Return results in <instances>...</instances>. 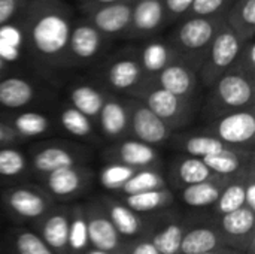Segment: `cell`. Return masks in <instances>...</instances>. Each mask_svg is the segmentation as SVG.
<instances>
[{"label": "cell", "instance_id": "obj_8", "mask_svg": "<svg viewBox=\"0 0 255 254\" xmlns=\"http://www.w3.org/2000/svg\"><path fill=\"white\" fill-rule=\"evenodd\" d=\"M128 132L134 136V139L151 147L164 142L173 132L172 127L151 112L140 100L128 103Z\"/></svg>", "mask_w": 255, "mask_h": 254}, {"label": "cell", "instance_id": "obj_49", "mask_svg": "<svg viewBox=\"0 0 255 254\" xmlns=\"http://www.w3.org/2000/svg\"><path fill=\"white\" fill-rule=\"evenodd\" d=\"M18 139V136L15 135V132L6 124L0 121V147L6 145V144H12Z\"/></svg>", "mask_w": 255, "mask_h": 254}, {"label": "cell", "instance_id": "obj_33", "mask_svg": "<svg viewBox=\"0 0 255 254\" xmlns=\"http://www.w3.org/2000/svg\"><path fill=\"white\" fill-rule=\"evenodd\" d=\"M245 178L244 172L238 174L223 190L215 202V213L221 217L245 207Z\"/></svg>", "mask_w": 255, "mask_h": 254}, {"label": "cell", "instance_id": "obj_19", "mask_svg": "<svg viewBox=\"0 0 255 254\" xmlns=\"http://www.w3.org/2000/svg\"><path fill=\"white\" fill-rule=\"evenodd\" d=\"M106 82L117 91L137 88L143 81V72L137 57H120L109 63L105 72Z\"/></svg>", "mask_w": 255, "mask_h": 254}, {"label": "cell", "instance_id": "obj_15", "mask_svg": "<svg viewBox=\"0 0 255 254\" xmlns=\"http://www.w3.org/2000/svg\"><path fill=\"white\" fill-rule=\"evenodd\" d=\"M152 79L154 87L163 88L184 99H193L199 82L196 70L181 58L169 64L155 76H152Z\"/></svg>", "mask_w": 255, "mask_h": 254}, {"label": "cell", "instance_id": "obj_5", "mask_svg": "<svg viewBox=\"0 0 255 254\" xmlns=\"http://www.w3.org/2000/svg\"><path fill=\"white\" fill-rule=\"evenodd\" d=\"M211 135L230 148L247 151V148H251V145L254 144V109L248 108L224 114L214 123Z\"/></svg>", "mask_w": 255, "mask_h": 254}, {"label": "cell", "instance_id": "obj_21", "mask_svg": "<svg viewBox=\"0 0 255 254\" xmlns=\"http://www.w3.org/2000/svg\"><path fill=\"white\" fill-rule=\"evenodd\" d=\"M39 237L54 254H69V211H49L42 219Z\"/></svg>", "mask_w": 255, "mask_h": 254}, {"label": "cell", "instance_id": "obj_47", "mask_svg": "<svg viewBox=\"0 0 255 254\" xmlns=\"http://www.w3.org/2000/svg\"><path fill=\"white\" fill-rule=\"evenodd\" d=\"M245 207L255 213V180L253 165H250V171L245 178Z\"/></svg>", "mask_w": 255, "mask_h": 254}, {"label": "cell", "instance_id": "obj_1", "mask_svg": "<svg viewBox=\"0 0 255 254\" xmlns=\"http://www.w3.org/2000/svg\"><path fill=\"white\" fill-rule=\"evenodd\" d=\"M22 34L28 39L33 52L46 63L67 58V45L72 30V15L60 0H34L27 7Z\"/></svg>", "mask_w": 255, "mask_h": 254}, {"label": "cell", "instance_id": "obj_25", "mask_svg": "<svg viewBox=\"0 0 255 254\" xmlns=\"http://www.w3.org/2000/svg\"><path fill=\"white\" fill-rule=\"evenodd\" d=\"M179 60L178 54L172 48L170 43L163 40H151L148 42L140 52L139 63L143 75L155 76L163 69H166L173 61Z\"/></svg>", "mask_w": 255, "mask_h": 254}, {"label": "cell", "instance_id": "obj_12", "mask_svg": "<svg viewBox=\"0 0 255 254\" xmlns=\"http://www.w3.org/2000/svg\"><path fill=\"white\" fill-rule=\"evenodd\" d=\"M85 153L66 144H51L33 153L31 165L39 175H48L61 168L82 166Z\"/></svg>", "mask_w": 255, "mask_h": 254}, {"label": "cell", "instance_id": "obj_20", "mask_svg": "<svg viewBox=\"0 0 255 254\" xmlns=\"http://www.w3.org/2000/svg\"><path fill=\"white\" fill-rule=\"evenodd\" d=\"M97 121L103 136L108 139H120L128 132V105L117 97L106 96Z\"/></svg>", "mask_w": 255, "mask_h": 254}, {"label": "cell", "instance_id": "obj_18", "mask_svg": "<svg viewBox=\"0 0 255 254\" xmlns=\"http://www.w3.org/2000/svg\"><path fill=\"white\" fill-rule=\"evenodd\" d=\"M105 213L108 214L111 223L114 225L115 231L123 238H139L145 232L143 220L139 214L131 211L123 201L114 199L111 196H105L100 202Z\"/></svg>", "mask_w": 255, "mask_h": 254}, {"label": "cell", "instance_id": "obj_39", "mask_svg": "<svg viewBox=\"0 0 255 254\" xmlns=\"http://www.w3.org/2000/svg\"><path fill=\"white\" fill-rule=\"evenodd\" d=\"M27 171V159L16 148L0 147V177L15 178Z\"/></svg>", "mask_w": 255, "mask_h": 254}, {"label": "cell", "instance_id": "obj_45", "mask_svg": "<svg viewBox=\"0 0 255 254\" xmlns=\"http://www.w3.org/2000/svg\"><path fill=\"white\" fill-rule=\"evenodd\" d=\"M120 254H160L148 238L131 240L128 244L123 246Z\"/></svg>", "mask_w": 255, "mask_h": 254}, {"label": "cell", "instance_id": "obj_24", "mask_svg": "<svg viewBox=\"0 0 255 254\" xmlns=\"http://www.w3.org/2000/svg\"><path fill=\"white\" fill-rule=\"evenodd\" d=\"M224 22L244 42L254 39L255 0H235L224 12Z\"/></svg>", "mask_w": 255, "mask_h": 254}, {"label": "cell", "instance_id": "obj_13", "mask_svg": "<svg viewBox=\"0 0 255 254\" xmlns=\"http://www.w3.org/2000/svg\"><path fill=\"white\" fill-rule=\"evenodd\" d=\"M91 183V172L85 166L61 168L43 175V184L49 196L69 199L79 195Z\"/></svg>", "mask_w": 255, "mask_h": 254}, {"label": "cell", "instance_id": "obj_10", "mask_svg": "<svg viewBox=\"0 0 255 254\" xmlns=\"http://www.w3.org/2000/svg\"><path fill=\"white\" fill-rule=\"evenodd\" d=\"M254 226L255 213L242 207L233 213L220 217L218 231L226 238L227 244L232 243V249L245 253V249H250L253 254L254 250Z\"/></svg>", "mask_w": 255, "mask_h": 254}, {"label": "cell", "instance_id": "obj_3", "mask_svg": "<svg viewBox=\"0 0 255 254\" xmlns=\"http://www.w3.org/2000/svg\"><path fill=\"white\" fill-rule=\"evenodd\" d=\"M242 46L244 42L226 22H223L211 43L202 67L199 69L202 84L206 87H212L227 70H230L236 58L239 57Z\"/></svg>", "mask_w": 255, "mask_h": 254}, {"label": "cell", "instance_id": "obj_48", "mask_svg": "<svg viewBox=\"0 0 255 254\" xmlns=\"http://www.w3.org/2000/svg\"><path fill=\"white\" fill-rule=\"evenodd\" d=\"M21 55V49L19 48H15L9 43H6L4 40L0 39V58L4 61V63H13L19 58Z\"/></svg>", "mask_w": 255, "mask_h": 254}, {"label": "cell", "instance_id": "obj_31", "mask_svg": "<svg viewBox=\"0 0 255 254\" xmlns=\"http://www.w3.org/2000/svg\"><path fill=\"white\" fill-rule=\"evenodd\" d=\"M34 99L33 85L22 78H4L0 81V106L18 109Z\"/></svg>", "mask_w": 255, "mask_h": 254}, {"label": "cell", "instance_id": "obj_11", "mask_svg": "<svg viewBox=\"0 0 255 254\" xmlns=\"http://www.w3.org/2000/svg\"><path fill=\"white\" fill-rule=\"evenodd\" d=\"M103 46L105 36L90 21L76 22L70 30L67 60L75 63H88L102 52Z\"/></svg>", "mask_w": 255, "mask_h": 254}, {"label": "cell", "instance_id": "obj_23", "mask_svg": "<svg viewBox=\"0 0 255 254\" xmlns=\"http://www.w3.org/2000/svg\"><path fill=\"white\" fill-rule=\"evenodd\" d=\"M221 247H229V246L226 238L221 235L218 229L209 226H197V228L187 229L181 243L179 254L211 253Z\"/></svg>", "mask_w": 255, "mask_h": 254}, {"label": "cell", "instance_id": "obj_27", "mask_svg": "<svg viewBox=\"0 0 255 254\" xmlns=\"http://www.w3.org/2000/svg\"><path fill=\"white\" fill-rule=\"evenodd\" d=\"M215 175L205 163L202 159L197 157H182L179 159L173 169H172V180L178 189H184L188 186H194L203 181H209Z\"/></svg>", "mask_w": 255, "mask_h": 254}, {"label": "cell", "instance_id": "obj_16", "mask_svg": "<svg viewBox=\"0 0 255 254\" xmlns=\"http://www.w3.org/2000/svg\"><path fill=\"white\" fill-rule=\"evenodd\" d=\"M133 1L126 3H112L88 9L90 22L103 34V36H117L127 33L131 21Z\"/></svg>", "mask_w": 255, "mask_h": 254}, {"label": "cell", "instance_id": "obj_7", "mask_svg": "<svg viewBox=\"0 0 255 254\" xmlns=\"http://www.w3.org/2000/svg\"><path fill=\"white\" fill-rule=\"evenodd\" d=\"M3 205L15 217L21 220L43 219L51 211L49 198L31 187H12L1 192Z\"/></svg>", "mask_w": 255, "mask_h": 254}, {"label": "cell", "instance_id": "obj_37", "mask_svg": "<svg viewBox=\"0 0 255 254\" xmlns=\"http://www.w3.org/2000/svg\"><path fill=\"white\" fill-rule=\"evenodd\" d=\"M60 124L70 135L82 139H93L96 136L93 123L88 117L76 111L73 106H63L60 111Z\"/></svg>", "mask_w": 255, "mask_h": 254}, {"label": "cell", "instance_id": "obj_41", "mask_svg": "<svg viewBox=\"0 0 255 254\" xmlns=\"http://www.w3.org/2000/svg\"><path fill=\"white\" fill-rule=\"evenodd\" d=\"M235 0H194L188 12L190 16H217L224 15Z\"/></svg>", "mask_w": 255, "mask_h": 254}, {"label": "cell", "instance_id": "obj_4", "mask_svg": "<svg viewBox=\"0 0 255 254\" xmlns=\"http://www.w3.org/2000/svg\"><path fill=\"white\" fill-rule=\"evenodd\" d=\"M254 82V78L232 67L212 85V106L224 114L253 108Z\"/></svg>", "mask_w": 255, "mask_h": 254}, {"label": "cell", "instance_id": "obj_53", "mask_svg": "<svg viewBox=\"0 0 255 254\" xmlns=\"http://www.w3.org/2000/svg\"><path fill=\"white\" fill-rule=\"evenodd\" d=\"M4 67H6V63L0 58V72H3V69H4Z\"/></svg>", "mask_w": 255, "mask_h": 254}, {"label": "cell", "instance_id": "obj_43", "mask_svg": "<svg viewBox=\"0 0 255 254\" xmlns=\"http://www.w3.org/2000/svg\"><path fill=\"white\" fill-rule=\"evenodd\" d=\"M163 1H164L167 21H172L184 15H188L194 0H163Z\"/></svg>", "mask_w": 255, "mask_h": 254}, {"label": "cell", "instance_id": "obj_40", "mask_svg": "<svg viewBox=\"0 0 255 254\" xmlns=\"http://www.w3.org/2000/svg\"><path fill=\"white\" fill-rule=\"evenodd\" d=\"M12 249L15 254H54L43 240L30 231H18L12 238Z\"/></svg>", "mask_w": 255, "mask_h": 254}, {"label": "cell", "instance_id": "obj_14", "mask_svg": "<svg viewBox=\"0 0 255 254\" xmlns=\"http://www.w3.org/2000/svg\"><path fill=\"white\" fill-rule=\"evenodd\" d=\"M167 21L163 0H134L127 34L146 37L157 33Z\"/></svg>", "mask_w": 255, "mask_h": 254}, {"label": "cell", "instance_id": "obj_9", "mask_svg": "<svg viewBox=\"0 0 255 254\" xmlns=\"http://www.w3.org/2000/svg\"><path fill=\"white\" fill-rule=\"evenodd\" d=\"M87 219L88 243L94 250H100L109 254H120L123 244L121 237L111 223L103 207L99 204H90L84 207Z\"/></svg>", "mask_w": 255, "mask_h": 254}, {"label": "cell", "instance_id": "obj_32", "mask_svg": "<svg viewBox=\"0 0 255 254\" xmlns=\"http://www.w3.org/2000/svg\"><path fill=\"white\" fill-rule=\"evenodd\" d=\"M7 126L15 132L16 136L34 138L48 133L51 129V121L40 112H21L13 115Z\"/></svg>", "mask_w": 255, "mask_h": 254}, {"label": "cell", "instance_id": "obj_35", "mask_svg": "<svg viewBox=\"0 0 255 254\" xmlns=\"http://www.w3.org/2000/svg\"><path fill=\"white\" fill-rule=\"evenodd\" d=\"M69 254H84L88 250V232L84 207L76 205L69 211Z\"/></svg>", "mask_w": 255, "mask_h": 254}, {"label": "cell", "instance_id": "obj_30", "mask_svg": "<svg viewBox=\"0 0 255 254\" xmlns=\"http://www.w3.org/2000/svg\"><path fill=\"white\" fill-rule=\"evenodd\" d=\"M172 202H173V193L167 187L151 190V192H143L139 195L123 196V204L127 205L136 214L155 213V211L170 207Z\"/></svg>", "mask_w": 255, "mask_h": 254}, {"label": "cell", "instance_id": "obj_34", "mask_svg": "<svg viewBox=\"0 0 255 254\" xmlns=\"http://www.w3.org/2000/svg\"><path fill=\"white\" fill-rule=\"evenodd\" d=\"M164 187H167V184L161 172L155 168H148L136 171V174L118 190V193H121L123 196H131Z\"/></svg>", "mask_w": 255, "mask_h": 254}, {"label": "cell", "instance_id": "obj_42", "mask_svg": "<svg viewBox=\"0 0 255 254\" xmlns=\"http://www.w3.org/2000/svg\"><path fill=\"white\" fill-rule=\"evenodd\" d=\"M233 69L251 76L255 79V43L254 39L244 43L239 57L236 58L235 64L232 66Z\"/></svg>", "mask_w": 255, "mask_h": 254}, {"label": "cell", "instance_id": "obj_36", "mask_svg": "<svg viewBox=\"0 0 255 254\" xmlns=\"http://www.w3.org/2000/svg\"><path fill=\"white\" fill-rule=\"evenodd\" d=\"M178 147L181 150H184L190 157H197V159H203V157L221 153L226 148H230V147L224 145L220 139L212 136L211 133L191 135V136L181 138Z\"/></svg>", "mask_w": 255, "mask_h": 254}, {"label": "cell", "instance_id": "obj_38", "mask_svg": "<svg viewBox=\"0 0 255 254\" xmlns=\"http://www.w3.org/2000/svg\"><path fill=\"white\" fill-rule=\"evenodd\" d=\"M137 169L126 166L123 163H115L111 162L109 165H106L100 174H99V183L111 192H118L134 174Z\"/></svg>", "mask_w": 255, "mask_h": 254}, {"label": "cell", "instance_id": "obj_52", "mask_svg": "<svg viewBox=\"0 0 255 254\" xmlns=\"http://www.w3.org/2000/svg\"><path fill=\"white\" fill-rule=\"evenodd\" d=\"M84 254H109V253H105V252H100V250H94V249H88V250H87Z\"/></svg>", "mask_w": 255, "mask_h": 254}, {"label": "cell", "instance_id": "obj_46", "mask_svg": "<svg viewBox=\"0 0 255 254\" xmlns=\"http://www.w3.org/2000/svg\"><path fill=\"white\" fill-rule=\"evenodd\" d=\"M24 0H0V25L7 24L22 7Z\"/></svg>", "mask_w": 255, "mask_h": 254}, {"label": "cell", "instance_id": "obj_6", "mask_svg": "<svg viewBox=\"0 0 255 254\" xmlns=\"http://www.w3.org/2000/svg\"><path fill=\"white\" fill-rule=\"evenodd\" d=\"M140 102L169 127H172V130L187 123L185 120L191 114V99L178 97L154 85H151L149 90L143 88L140 91Z\"/></svg>", "mask_w": 255, "mask_h": 254}, {"label": "cell", "instance_id": "obj_50", "mask_svg": "<svg viewBox=\"0 0 255 254\" xmlns=\"http://www.w3.org/2000/svg\"><path fill=\"white\" fill-rule=\"evenodd\" d=\"M126 1H134V0H82V4H84V9L88 10L96 6L112 4V3H126Z\"/></svg>", "mask_w": 255, "mask_h": 254}, {"label": "cell", "instance_id": "obj_17", "mask_svg": "<svg viewBox=\"0 0 255 254\" xmlns=\"http://www.w3.org/2000/svg\"><path fill=\"white\" fill-rule=\"evenodd\" d=\"M109 160L139 171L154 168V165L158 162V153L148 144H143L137 139H127L121 141L109 151Z\"/></svg>", "mask_w": 255, "mask_h": 254}, {"label": "cell", "instance_id": "obj_26", "mask_svg": "<svg viewBox=\"0 0 255 254\" xmlns=\"http://www.w3.org/2000/svg\"><path fill=\"white\" fill-rule=\"evenodd\" d=\"M253 153L236 150V148H226L221 153L203 157V163L220 177H236L245 168V162L251 160Z\"/></svg>", "mask_w": 255, "mask_h": 254}, {"label": "cell", "instance_id": "obj_2", "mask_svg": "<svg viewBox=\"0 0 255 254\" xmlns=\"http://www.w3.org/2000/svg\"><path fill=\"white\" fill-rule=\"evenodd\" d=\"M223 22L224 15L188 16L175 30L170 45L182 61L199 70Z\"/></svg>", "mask_w": 255, "mask_h": 254}, {"label": "cell", "instance_id": "obj_44", "mask_svg": "<svg viewBox=\"0 0 255 254\" xmlns=\"http://www.w3.org/2000/svg\"><path fill=\"white\" fill-rule=\"evenodd\" d=\"M0 39L4 40L6 43L15 46V48H19L21 49V45L24 42V34H22V28L15 25V24H3L0 25Z\"/></svg>", "mask_w": 255, "mask_h": 254}, {"label": "cell", "instance_id": "obj_51", "mask_svg": "<svg viewBox=\"0 0 255 254\" xmlns=\"http://www.w3.org/2000/svg\"><path fill=\"white\" fill-rule=\"evenodd\" d=\"M203 254H245V253H242V252H239V250H235V249H232V247H221V249L214 250V252H211V253H203Z\"/></svg>", "mask_w": 255, "mask_h": 254}, {"label": "cell", "instance_id": "obj_28", "mask_svg": "<svg viewBox=\"0 0 255 254\" xmlns=\"http://www.w3.org/2000/svg\"><path fill=\"white\" fill-rule=\"evenodd\" d=\"M187 232V226L178 220H169L158 223L154 231L149 232V241L160 254H179L182 238Z\"/></svg>", "mask_w": 255, "mask_h": 254}, {"label": "cell", "instance_id": "obj_22", "mask_svg": "<svg viewBox=\"0 0 255 254\" xmlns=\"http://www.w3.org/2000/svg\"><path fill=\"white\" fill-rule=\"evenodd\" d=\"M235 177H215L209 181H203L194 186H188L181 189L179 195L185 205L191 208H208L214 207L223 193L224 187Z\"/></svg>", "mask_w": 255, "mask_h": 254}, {"label": "cell", "instance_id": "obj_29", "mask_svg": "<svg viewBox=\"0 0 255 254\" xmlns=\"http://www.w3.org/2000/svg\"><path fill=\"white\" fill-rule=\"evenodd\" d=\"M69 97L72 103L70 106H73L76 111H79L81 114L91 120L99 117L106 94L90 84H76L72 87Z\"/></svg>", "mask_w": 255, "mask_h": 254}]
</instances>
